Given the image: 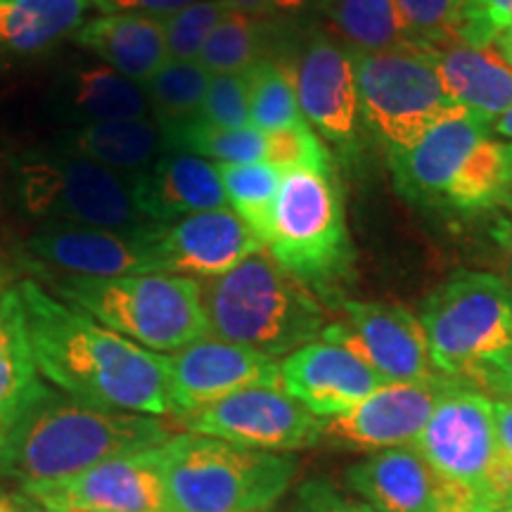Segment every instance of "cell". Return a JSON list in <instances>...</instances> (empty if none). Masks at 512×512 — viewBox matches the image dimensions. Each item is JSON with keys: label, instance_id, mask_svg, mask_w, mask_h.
<instances>
[{"label": "cell", "instance_id": "1", "mask_svg": "<svg viewBox=\"0 0 512 512\" xmlns=\"http://www.w3.org/2000/svg\"><path fill=\"white\" fill-rule=\"evenodd\" d=\"M19 292L38 373L62 394L112 411L171 413L164 354L110 330L36 280H22Z\"/></svg>", "mask_w": 512, "mask_h": 512}, {"label": "cell", "instance_id": "2", "mask_svg": "<svg viewBox=\"0 0 512 512\" xmlns=\"http://www.w3.org/2000/svg\"><path fill=\"white\" fill-rule=\"evenodd\" d=\"M169 425L155 415L112 411L46 387L12 422L0 451V475L22 486L60 482L93 465L169 441Z\"/></svg>", "mask_w": 512, "mask_h": 512}, {"label": "cell", "instance_id": "3", "mask_svg": "<svg viewBox=\"0 0 512 512\" xmlns=\"http://www.w3.org/2000/svg\"><path fill=\"white\" fill-rule=\"evenodd\" d=\"M200 285L209 335L271 358L318 342L330 325L311 287L266 249Z\"/></svg>", "mask_w": 512, "mask_h": 512}, {"label": "cell", "instance_id": "4", "mask_svg": "<svg viewBox=\"0 0 512 512\" xmlns=\"http://www.w3.org/2000/svg\"><path fill=\"white\" fill-rule=\"evenodd\" d=\"M162 475L169 512H266L290 489L297 458L183 432L162 446Z\"/></svg>", "mask_w": 512, "mask_h": 512}, {"label": "cell", "instance_id": "5", "mask_svg": "<svg viewBox=\"0 0 512 512\" xmlns=\"http://www.w3.org/2000/svg\"><path fill=\"white\" fill-rule=\"evenodd\" d=\"M46 278H53L64 302L155 354H171L209 335L200 280L176 273Z\"/></svg>", "mask_w": 512, "mask_h": 512}, {"label": "cell", "instance_id": "6", "mask_svg": "<svg viewBox=\"0 0 512 512\" xmlns=\"http://www.w3.org/2000/svg\"><path fill=\"white\" fill-rule=\"evenodd\" d=\"M266 252L313 292H332L354 266L335 171H292L280 181Z\"/></svg>", "mask_w": 512, "mask_h": 512}, {"label": "cell", "instance_id": "7", "mask_svg": "<svg viewBox=\"0 0 512 512\" xmlns=\"http://www.w3.org/2000/svg\"><path fill=\"white\" fill-rule=\"evenodd\" d=\"M19 207L46 223L105 230L155 226L140 214L133 181L57 150L27 152L12 164Z\"/></svg>", "mask_w": 512, "mask_h": 512}, {"label": "cell", "instance_id": "8", "mask_svg": "<svg viewBox=\"0 0 512 512\" xmlns=\"http://www.w3.org/2000/svg\"><path fill=\"white\" fill-rule=\"evenodd\" d=\"M418 318L437 373L465 382L512 347V285L494 273L458 271L427 294Z\"/></svg>", "mask_w": 512, "mask_h": 512}, {"label": "cell", "instance_id": "9", "mask_svg": "<svg viewBox=\"0 0 512 512\" xmlns=\"http://www.w3.org/2000/svg\"><path fill=\"white\" fill-rule=\"evenodd\" d=\"M448 486L470 491L498 510L512 491V463L498 444L494 399L453 382L413 444Z\"/></svg>", "mask_w": 512, "mask_h": 512}, {"label": "cell", "instance_id": "10", "mask_svg": "<svg viewBox=\"0 0 512 512\" xmlns=\"http://www.w3.org/2000/svg\"><path fill=\"white\" fill-rule=\"evenodd\" d=\"M351 55L358 110L389 152L415 143L434 121L458 107L425 50Z\"/></svg>", "mask_w": 512, "mask_h": 512}, {"label": "cell", "instance_id": "11", "mask_svg": "<svg viewBox=\"0 0 512 512\" xmlns=\"http://www.w3.org/2000/svg\"><path fill=\"white\" fill-rule=\"evenodd\" d=\"M176 420L190 434L271 453L316 446L325 430V420L306 411L283 387L242 389Z\"/></svg>", "mask_w": 512, "mask_h": 512}, {"label": "cell", "instance_id": "12", "mask_svg": "<svg viewBox=\"0 0 512 512\" xmlns=\"http://www.w3.org/2000/svg\"><path fill=\"white\" fill-rule=\"evenodd\" d=\"M162 446L124 453L60 482L22 486V496L53 512H169Z\"/></svg>", "mask_w": 512, "mask_h": 512}, {"label": "cell", "instance_id": "13", "mask_svg": "<svg viewBox=\"0 0 512 512\" xmlns=\"http://www.w3.org/2000/svg\"><path fill=\"white\" fill-rule=\"evenodd\" d=\"M347 323H330L325 342L349 349L382 382H425L444 377L434 368L420 318L399 304L342 299Z\"/></svg>", "mask_w": 512, "mask_h": 512}, {"label": "cell", "instance_id": "14", "mask_svg": "<svg viewBox=\"0 0 512 512\" xmlns=\"http://www.w3.org/2000/svg\"><path fill=\"white\" fill-rule=\"evenodd\" d=\"M171 415H188L249 387H280V363L259 351L204 335L164 354Z\"/></svg>", "mask_w": 512, "mask_h": 512}, {"label": "cell", "instance_id": "15", "mask_svg": "<svg viewBox=\"0 0 512 512\" xmlns=\"http://www.w3.org/2000/svg\"><path fill=\"white\" fill-rule=\"evenodd\" d=\"M453 382L458 380L434 377L425 382H384L351 411L325 420L323 441L349 451L373 453L413 446Z\"/></svg>", "mask_w": 512, "mask_h": 512}, {"label": "cell", "instance_id": "16", "mask_svg": "<svg viewBox=\"0 0 512 512\" xmlns=\"http://www.w3.org/2000/svg\"><path fill=\"white\" fill-rule=\"evenodd\" d=\"M155 228L105 230L46 223L27 240V249L38 264L74 278L164 273L155 247Z\"/></svg>", "mask_w": 512, "mask_h": 512}, {"label": "cell", "instance_id": "17", "mask_svg": "<svg viewBox=\"0 0 512 512\" xmlns=\"http://www.w3.org/2000/svg\"><path fill=\"white\" fill-rule=\"evenodd\" d=\"M292 76L306 124L339 147L354 143L361 110L351 50L325 34L311 36Z\"/></svg>", "mask_w": 512, "mask_h": 512}, {"label": "cell", "instance_id": "18", "mask_svg": "<svg viewBox=\"0 0 512 512\" xmlns=\"http://www.w3.org/2000/svg\"><path fill=\"white\" fill-rule=\"evenodd\" d=\"M155 247L164 273L185 275L200 283L233 271L249 256L266 249L247 223L228 207L157 226Z\"/></svg>", "mask_w": 512, "mask_h": 512}, {"label": "cell", "instance_id": "19", "mask_svg": "<svg viewBox=\"0 0 512 512\" xmlns=\"http://www.w3.org/2000/svg\"><path fill=\"white\" fill-rule=\"evenodd\" d=\"M380 384L382 377L368 363L325 339L292 351L280 363V387L323 420L351 411Z\"/></svg>", "mask_w": 512, "mask_h": 512}, {"label": "cell", "instance_id": "20", "mask_svg": "<svg viewBox=\"0 0 512 512\" xmlns=\"http://www.w3.org/2000/svg\"><path fill=\"white\" fill-rule=\"evenodd\" d=\"M489 136V124L456 107L427 128L403 150L389 152L396 188L408 200L439 204L446 200L453 178L479 140Z\"/></svg>", "mask_w": 512, "mask_h": 512}, {"label": "cell", "instance_id": "21", "mask_svg": "<svg viewBox=\"0 0 512 512\" xmlns=\"http://www.w3.org/2000/svg\"><path fill=\"white\" fill-rule=\"evenodd\" d=\"M131 181L140 214L155 226L228 204L219 166L190 152L164 150L150 169Z\"/></svg>", "mask_w": 512, "mask_h": 512}, {"label": "cell", "instance_id": "22", "mask_svg": "<svg viewBox=\"0 0 512 512\" xmlns=\"http://www.w3.org/2000/svg\"><path fill=\"white\" fill-rule=\"evenodd\" d=\"M347 484L375 512H434L448 491L415 446L377 451L351 465Z\"/></svg>", "mask_w": 512, "mask_h": 512}, {"label": "cell", "instance_id": "23", "mask_svg": "<svg viewBox=\"0 0 512 512\" xmlns=\"http://www.w3.org/2000/svg\"><path fill=\"white\" fill-rule=\"evenodd\" d=\"M74 41L140 86L169 62L162 19L157 17L98 15L76 31Z\"/></svg>", "mask_w": 512, "mask_h": 512}, {"label": "cell", "instance_id": "24", "mask_svg": "<svg viewBox=\"0 0 512 512\" xmlns=\"http://www.w3.org/2000/svg\"><path fill=\"white\" fill-rule=\"evenodd\" d=\"M430 57L453 102L484 124L512 107V67L496 50L456 43Z\"/></svg>", "mask_w": 512, "mask_h": 512}, {"label": "cell", "instance_id": "25", "mask_svg": "<svg viewBox=\"0 0 512 512\" xmlns=\"http://www.w3.org/2000/svg\"><path fill=\"white\" fill-rule=\"evenodd\" d=\"M53 150L88 159L121 176L136 178L162 155L164 138L152 117L119 119L69 128L55 140Z\"/></svg>", "mask_w": 512, "mask_h": 512}, {"label": "cell", "instance_id": "26", "mask_svg": "<svg viewBox=\"0 0 512 512\" xmlns=\"http://www.w3.org/2000/svg\"><path fill=\"white\" fill-rule=\"evenodd\" d=\"M57 107L76 126L150 117L143 86L95 62L72 67L57 83Z\"/></svg>", "mask_w": 512, "mask_h": 512}, {"label": "cell", "instance_id": "27", "mask_svg": "<svg viewBox=\"0 0 512 512\" xmlns=\"http://www.w3.org/2000/svg\"><path fill=\"white\" fill-rule=\"evenodd\" d=\"M43 392L22 292L19 285L0 283V413L12 425Z\"/></svg>", "mask_w": 512, "mask_h": 512}, {"label": "cell", "instance_id": "28", "mask_svg": "<svg viewBox=\"0 0 512 512\" xmlns=\"http://www.w3.org/2000/svg\"><path fill=\"white\" fill-rule=\"evenodd\" d=\"M88 0H0V50L36 55L86 24Z\"/></svg>", "mask_w": 512, "mask_h": 512}, {"label": "cell", "instance_id": "29", "mask_svg": "<svg viewBox=\"0 0 512 512\" xmlns=\"http://www.w3.org/2000/svg\"><path fill=\"white\" fill-rule=\"evenodd\" d=\"M320 12L351 53L418 50L406 34L396 0H323Z\"/></svg>", "mask_w": 512, "mask_h": 512}, {"label": "cell", "instance_id": "30", "mask_svg": "<svg viewBox=\"0 0 512 512\" xmlns=\"http://www.w3.org/2000/svg\"><path fill=\"white\" fill-rule=\"evenodd\" d=\"M211 74L200 62H166L145 83L143 91L150 105V117L157 121L162 138L200 117Z\"/></svg>", "mask_w": 512, "mask_h": 512}, {"label": "cell", "instance_id": "31", "mask_svg": "<svg viewBox=\"0 0 512 512\" xmlns=\"http://www.w3.org/2000/svg\"><path fill=\"white\" fill-rule=\"evenodd\" d=\"M226 192V202L230 209L247 223L249 230L264 242L271 233L275 197L283 176L266 162L254 164H216Z\"/></svg>", "mask_w": 512, "mask_h": 512}, {"label": "cell", "instance_id": "32", "mask_svg": "<svg viewBox=\"0 0 512 512\" xmlns=\"http://www.w3.org/2000/svg\"><path fill=\"white\" fill-rule=\"evenodd\" d=\"M264 31L266 19L230 10L216 24L204 43L197 62L211 76L221 74H247L256 62L264 60Z\"/></svg>", "mask_w": 512, "mask_h": 512}, {"label": "cell", "instance_id": "33", "mask_svg": "<svg viewBox=\"0 0 512 512\" xmlns=\"http://www.w3.org/2000/svg\"><path fill=\"white\" fill-rule=\"evenodd\" d=\"M249 79V119L261 133L283 131V128L304 124L299 110L297 88L292 69L264 57L247 72Z\"/></svg>", "mask_w": 512, "mask_h": 512}, {"label": "cell", "instance_id": "34", "mask_svg": "<svg viewBox=\"0 0 512 512\" xmlns=\"http://www.w3.org/2000/svg\"><path fill=\"white\" fill-rule=\"evenodd\" d=\"M164 150L190 152L214 164H254L264 162L266 136L254 126L219 128L195 119L164 136Z\"/></svg>", "mask_w": 512, "mask_h": 512}, {"label": "cell", "instance_id": "35", "mask_svg": "<svg viewBox=\"0 0 512 512\" xmlns=\"http://www.w3.org/2000/svg\"><path fill=\"white\" fill-rule=\"evenodd\" d=\"M505 181V145L489 136L479 140L475 150L460 166L446 192V204L460 211H477L501 200Z\"/></svg>", "mask_w": 512, "mask_h": 512}, {"label": "cell", "instance_id": "36", "mask_svg": "<svg viewBox=\"0 0 512 512\" xmlns=\"http://www.w3.org/2000/svg\"><path fill=\"white\" fill-rule=\"evenodd\" d=\"M403 27L418 50L456 46L467 0H396Z\"/></svg>", "mask_w": 512, "mask_h": 512}, {"label": "cell", "instance_id": "37", "mask_svg": "<svg viewBox=\"0 0 512 512\" xmlns=\"http://www.w3.org/2000/svg\"><path fill=\"white\" fill-rule=\"evenodd\" d=\"M233 10L223 0H197L188 8L162 19L169 62H197L204 43L228 12Z\"/></svg>", "mask_w": 512, "mask_h": 512}, {"label": "cell", "instance_id": "38", "mask_svg": "<svg viewBox=\"0 0 512 512\" xmlns=\"http://www.w3.org/2000/svg\"><path fill=\"white\" fill-rule=\"evenodd\" d=\"M266 136V155L264 162L271 164L280 176L292 174V171H325L332 169L330 152L325 150L323 140L313 128L306 124H297L283 131L264 133Z\"/></svg>", "mask_w": 512, "mask_h": 512}, {"label": "cell", "instance_id": "39", "mask_svg": "<svg viewBox=\"0 0 512 512\" xmlns=\"http://www.w3.org/2000/svg\"><path fill=\"white\" fill-rule=\"evenodd\" d=\"M204 124L219 128H249V79L247 74L211 76L204 93L200 117Z\"/></svg>", "mask_w": 512, "mask_h": 512}, {"label": "cell", "instance_id": "40", "mask_svg": "<svg viewBox=\"0 0 512 512\" xmlns=\"http://www.w3.org/2000/svg\"><path fill=\"white\" fill-rule=\"evenodd\" d=\"M512 24V0H467L458 27V43L491 48L496 36Z\"/></svg>", "mask_w": 512, "mask_h": 512}, {"label": "cell", "instance_id": "41", "mask_svg": "<svg viewBox=\"0 0 512 512\" xmlns=\"http://www.w3.org/2000/svg\"><path fill=\"white\" fill-rule=\"evenodd\" d=\"M280 512H375L361 498L344 494L325 479H311L294 491Z\"/></svg>", "mask_w": 512, "mask_h": 512}, {"label": "cell", "instance_id": "42", "mask_svg": "<svg viewBox=\"0 0 512 512\" xmlns=\"http://www.w3.org/2000/svg\"><path fill=\"white\" fill-rule=\"evenodd\" d=\"M465 382L486 396H498L496 401H512V347L472 370Z\"/></svg>", "mask_w": 512, "mask_h": 512}, {"label": "cell", "instance_id": "43", "mask_svg": "<svg viewBox=\"0 0 512 512\" xmlns=\"http://www.w3.org/2000/svg\"><path fill=\"white\" fill-rule=\"evenodd\" d=\"M102 15H145L164 19L197 0H88Z\"/></svg>", "mask_w": 512, "mask_h": 512}, {"label": "cell", "instance_id": "44", "mask_svg": "<svg viewBox=\"0 0 512 512\" xmlns=\"http://www.w3.org/2000/svg\"><path fill=\"white\" fill-rule=\"evenodd\" d=\"M496 505H491L484 498H479L470 491L456 489V486H448L446 496L441 498V503L437 505L434 512H496Z\"/></svg>", "mask_w": 512, "mask_h": 512}, {"label": "cell", "instance_id": "45", "mask_svg": "<svg viewBox=\"0 0 512 512\" xmlns=\"http://www.w3.org/2000/svg\"><path fill=\"white\" fill-rule=\"evenodd\" d=\"M494 415L498 444H501L505 460L512 463V401H494Z\"/></svg>", "mask_w": 512, "mask_h": 512}, {"label": "cell", "instance_id": "46", "mask_svg": "<svg viewBox=\"0 0 512 512\" xmlns=\"http://www.w3.org/2000/svg\"><path fill=\"white\" fill-rule=\"evenodd\" d=\"M223 3H228L233 10L245 12V15H252L259 19H268L275 15L271 0H223Z\"/></svg>", "mask_w": 512, "mask_h": 512}, {"label": "cell", "instance_id": "47", "mask_svg": "<svg viewBox=\"0 0 512 512\" xmlns=\"http://www.w3.org/2000/svg\"><path fill=\"white\" fill-rule=\"evenodd\" d=\"M271 3H273L275 15L283 12V15H294V17L323 8V0H271Z\"/></svg>", "mask_w": 512, "mask_h": 512}, {"label": "cell", "instance_id": "48", "mask_svg": "<svg viewBox=\"0 0 512 512\" xmlns=\"http://www.w3.org/2000/svg\"><path fill=\"white\" fill-rule=\"evenodd\" d=\"M501 200L512 209V143H505V181Z\"/></svg>", "mask_w": 512, "mask_h": 512}, {"label": "cell", "instance_id": "49", "mask_svg": "<svg viewBox=\"0 0 512 512\" xmlns=\"http://www.w3.org/2000/svg\"><path fill=\"white\" fill-rule=\"evenodd\" d=\"M494 46H496V53H498V55H501V57H503V60H505V62H508V64H510V67H512V24H510V27H508V29H503V31H501V34H498V36H496ZM494 46H491V48H494Z\"/></svg>", "mask_w": 512, "mask_h": 512}, {"label": "cell", "instance_id": "50", "mask_svg": "<svg viewBox=\"0 0 512 512\" xmlns=\"http://www.w3.org/2000/svg\"><path fill=\"white\" fill-rule=\"evenodd\" d=\"M489 131H494L496 136H501L512 143V107L508 112H503L501 117H496L494 121H491Z\"/></svg>", "mask_w": 512, "mask_h": 512}, {"label": "cell", "instance_id": "51", "mask_svg": "<svg viewBox=\"0 0 512 512\" xmlns=\"http://www.w3.org/2000/svg\"><path fill=\"white\" fill-rule=\"evenodd\" d=\"M17 503H19V512H53V510L41 508V505L31 503L29 498H24V496H22V501H17Z\"/></svg>", "mask_w": 512, "mask_h": 512}, {"label": "cell", "instance_id": "52", "mask_svg": "<svg viewBox=\"0 0 512 512\" xmlns=\"http://www.w3.org/2000/svg\"><path fill=\"white\" fill-rule=\"evenodd\" d=\"M10 420L5 418L3 413H0V451H3V446H5V439H8V434H10Z\"/></svg>", "mask_w": 512, "mask_h": 512}, {"label": "cell", "instance_id": "53", "mask_svg": "<svg viewBox=\"0 0 512 512\" xmlns=\"http://www.w3.org/2000/svg\"><path fill=\"white\" fill-rule=\"evenodd\" d=\"M0 512H19V503L15 498L0 496Z\"/></svg>", "mask_w": 512, "mask_h": 512}, {"label": "cell", "instance_id": "54", "mask_svg": "<svg viewBox=\"0 0 512 512\" xmlns=\"http://www.w3.org/2000/svg\"><path fill=\"white\" fill-rule=\"evenodd\" d=\"M508 283L512 285V249H510V254H508Z\"/></svg>", "mask_w": 512, "mask_h": 512}, {"label": "cell", "instance_id": "55", "mask_svg": "<svg viewBox=\"0 0 512 512\" xmlns=\"http://www.w3.org/2000/svg\"><path fill=\"white\" fill-rule=\"evenodd\" d=\"M503 510H512V491H510L508 501H505V508H503Z\"/></svg>", "mask_w": 512, "mask_h": 512}, {"label": "cell", "instance_id": "56", "mask_svg": "<svg viewBox=\"0 0 512 512\" xmlns=\"http://www.w3.org/2000/svg\"><path fill=\"white\" fill-rule=\"evenodd\" d=\"M503 512H512V510H503Z\"/></svg>", "mask_w": 512, "mask_h": 512}]
</instances>
